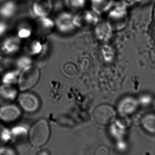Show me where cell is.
Returning a JSON list of instances; mask_svg holds the SVG:
<instances>
[{"instance_id": "cell-15", "label": "cell", "mask_w": 155, "mask_h": 155, "mask_svg": "<svg viewBox=\"0 0 155 155\" xmlns=\"http://www.w3.org/2000/svg\"><path fill=\"white\" fill-rule=\"evenodd\" d=\"M17 12V5L12 1L4 2L0 7V17L4 19L12 18Z\"/></svg>"}, {"instance_id": "cell-19", "label": "cell", "mask_w": 155, "mask_h": 155, "mask_svg": "<svg viewBox=\"0 0 155 155\" xmlns=\"http://www.w3.org/2000/svg\"><path fill=\"white\" fill-rule=\"evenodd\" d=\"M32 30L31 28L27 24L21 25L18 29V38L20 39L28 38L32 34Z\"/></svg>"}, {"instance_id": "cell-3", "label": "cell", "mask_w": 155, "mask_h": 155, "mask_svg": "<svg viewBox=\"0 0 155 155\" xmlns=\"http://www.w3.org/2000/svg\"><path fill=\"white\" fill-rule=\"evenodd\" d=\"M98 14L93 11H81L73 15V23L76 28L95 26L98 23Z\"/></svg>"}, {"instance_id": "cell-5", "label": "cell", "mask_w": 155, "mask_h": 155, "mask_svg": "<svg viewBox=\"0 0 155 155\" xmlns=\"http://www.w3.org/2000/svg\"><path fill=\"white\" fill-rule=\"evenodd\" d=\"M18 102L21 108L27 112H34L39 107L38 97L31 92H24L18 97Z\"/></svg>"}, {"instance_id": "cell-21", "label": "cell", "mask_w": 155, "mask_h": 155, "mask_svg": "<svg viewBox=\"0 0 155 155\" xmlns=\"http://www.w3.org/2000/svg\"><path fill=\"white\" fill-rule=\"evenodd\" d=\"M143 126L145 128L150 132H155V116L149 115L144 118Z\"/></svg>"}, {"instance_id": "cell-8", "label": "cell", "mask_w": 155, "mask_h": 155, "mask_svg": "<svg viewBox=\"0 0 155 155\" xmlns=\"http://www.w3.org/2000/svg\"><path fill=\"white\" fill-rule=\"evenodd\" d=\"M127 11L124 6L122 5H117L110 10L109 13L108 18L109 23L111 28H113L116 24L115 27L118 28L119 26L123 25L126 20Z\"/></svg>"}, {"instance_id": "cell-7", "label": "cell", "mask_w": 155, "mask_h": 155, "mask_svg": "<svg viewBox=\"0 0 155 155\" xmlns=\"http://www.w3.org/2000/svg\"><path fill=\"white\" fill-rule=\"evenodd\" d=\"M52 9L51 0H35L31 7L32 13L37 18L48 17Z\"/></svg>"}, {"instance_id": "cell-4", "label": "cell", "mask_w": 155, "mask_h": 155, "mask_svg": "<svg viewBox=\"0 0 155 155\" xmlns=\"http://www.w3.org/2000/svg\"><path fill=\"white\" fill-rule=\"evenodd\" d=\"M92 116L97 123L106 125L113 122L116 117V112L112 107L101 105L94 110Z\"/></svg>"}, {"instance_id": "cell-23", "label": "cell", "mask_w": 155, "mask_h": 155, "mask_svg": "<svg viewBox=\"0 0 155 155\" xmlns=\"http://www.w3.org/2000/svg\"><path fill=\"white\" fill-rule=\"evenodd\" d=\"M102 51L105 60L107 61L111 60L113 57V52L111 48L108 46H105L103 47Z\"/></svg>"}, {"instance_id": "cell-24", "label": "cell", "mask_w": 155, "mask_h": 155, "mask_svg": "<svg viewBox=\"0 0 155 155\" xmlns=\"http://www.w3.org/2000/svg\"><path fill=\"white\" fill-rule=\"evenodd\" d=\"M31 62L30 59L27 57H22L18 61L19 65L24 67L28 66Z\"/></svg>"}, {"instance_id": "cell-22", "label": "cell", "mask_w": 155, "mask_h": 155, "mask_svg": "<svg viewBox=\"0 0 155 155\" xmlns=\"http://www.w3.org/2000/svg\"><path fill=\"white\" fill-rule=\"evenodd\" d=\"M10 137L11 134L8 130L0 123V146L8 142Z\"/></svg>"}, {"instance_id": "cell-6", "label": "cell", "mask_w": 155, "mask_h": 155, "mask_svg": "<svg viewBox=\"0 0 155 155\" xmlns=\"http://www.w3.org/2000/svg\"><path fill=\"white\" fill-rule=\"evenodd\" d=\"M54 21L55 26L62 33H68L76 28L73 23V15L68 12L61 13Z\"/></svg>"}, {"instance_id": "cell-14", "label": "cell", "mask_w": 155, "mask_h": 155, "mask_svg": "<svg viewBox=\"0 0 155 155\" xmlns=\"http://www.w3.org/2000/svg\"><path fill=\"white\" fill-rule=\"evenodd\" d=\"M137 105V101L135 99L131 97L126 98L120 103L119 110L123 115L130 114L136 110Z\"/></svg>"}, {"instance_id": "cell-27", "label": "cell", "mask_w": 155, "mask_h": 155, "mask_svg": "<svg viewBox=\"0 0 155 155\" xmlns=\"http://www.w3.org/2000/svg\"><path fill=\"white\" fill-rule=\"evenodd\" d=\"M140 1V0H123L125 4H127V5H130V4H133V3L138 2Z\"/></svg>"}, {"instance_id": "cell-29", "label": "cell", "mask_w": 155, "mask_h": 155, "mask_svg": "<svg viewBox=\"0 0 155 155\" xmlns=\"http://www.w3.org/2000/svg\"><path fill=\"white\" fill-rule=\"evenodd\" d=\"M5 0H0V2H2L4 1Z\"/></svg>"}, {"instance_id": "cell-20", "label": "cell", "mask_w": 155, "mask_h": 155, "mask_svg": "<svg viewBox=\"0 0 155 155\" xmlns=\"http://www.w3.org/2000/svg\"><path fill=\"white\" fill-rule=\"evenodd\" d=\"M67 7L73 10H79L84 8L86 0H65Z\"/></svg>"}, {"instance_id": "cell-18", "label": "cell", "mask_w": 155, "mask_h": 155, "mask_svg": "<svg viewBox=\"0 0 155 155\" xmlns=\"http://www.w3.org/2000/svg\"><path fill=\"white\" fill-rule=\"evenodd\" d=\"M110 130L114 137L117 138H120L124 135L125 128L121 122L119 121H116L110 127Z\"/></svg>"}, {"instance_id": "cell-16", "label": "cell", "mask_w": 155, "mask_h": 155, "mask_svg": "<svg viewBox=\"0 0 155 155\" xmlns=\"http://www.w3.org/2000/svg\"><path fill=\"white\" fill-rule=\"evenodd\" d=\"M92 11L99 14L105 12L111 8L112 0H91Z\"/></svg>"}, {"instance_id": "cell-1", "label": "cell", "mask_w": 155, "mask_h": 155, "mask_svg": "<svg viewBox=\"0 0 155 155\" xmlns=\"http://www.w3.org/2000/svg\"><path fill=\"white\" fill-rule=\"evenodd\" d=\"M50 130L46 120L41 119L36 121L31 128L29 138L31 144L40 147L47 143L50 138Z\"/></svg>"}, {"instance_id": "cell-12", "label": "cell", "mask_w": 155, "mask_h": 155, "mask_svg": "<svg viewBox=\"0 0 155 155\" xmlns=\"http://www.w3.org/2000/svg\"><path fill=\"white\" fill-rule=\"evenodd\" d=\"M17 93L16 89L8 84L0 86V105H4L6 102L15 99Z\"/></svg>"}, {"instance_id": "cell-13", "label": "cell", "mask_w": 155, "mask_h": 155, "mask_svg": "<svg viewBox=\"0 0 155 155\" xmlns=\"http://www.w3.org/2000/svg\"><path fill=\"white\" fill-rule=\"evenodd\" d=\"M112 29V28L108 22L97 23L95 30L96 36L100 40H107L111 35Z\"/></svg>"}, {"instance_id": "cell-2", "label": "cell", "mask_w": 155, "mask_h": 155, "mask_svg": "<svg viewBox=\"0 0 155 155\" xmlns=\"http://www.w3.org/2000/svg\"><path fill=\"white\" fill-rule=\"evenodd\" d=\"M40 72L38 69L28 66L23 71L18 80V87L21 91H26L34 87L39 80Z\"/></svg>"}, {"instance_id": "cell-10", "label": "cell", "mask_w": 155, "mask_h": 155, "mask_svg": "<svg viewBox=\"0 0 155 155\" xmlns=\"http://www.w3.org/2000/svg\"><path fill=\"white\" fill-rule=\"evenodd\" d=\"M55 26V21L48 17L37 18L35 21V29L39 35H47Z\"/></svg>"}, {"instance_id": "cell-25", "label": "cell", "mask_w": 155, "mask_h": 155, "mask_svg": "<svg viewBox=\"0 0 155 155\" xmlns=\"http://www.w3.org/2000/svg\"><path fill=\"white\" fill-rule=\"evenodd\" d=\"M8 26L6 22L0 21V37H2L7 32Z\"/></svg>"}, {"instance_id": "cell-9", "label": "cell", "mask_w": 155, "mask_h": 155, "mask_svg": "<svg viewBox=\"0 0 155 155\" xmlns=\"http://www.w3.org/2000/svg\"><path fill=\"white\" fill-rule=\"evenodd\" d=\"M20 115V110L15 105H4L0 107V120L5 122L14 121Z\"/></svg>"}, {"instance_id": "cell-28", "label": "cell", "mask_w": 155, "mask_h": 155, "mask_svg": "<svg viewBox=\"0 0 155 155\" xmlns=\"http://www.w3.org/2000/svg\"><path fill=\"white\" fill-rule=\"evenodd\" d=\"M150 101V99L149 97H144L141 98V101L143 104H147Z\"/></svg>"}, {"instance_id": "cell-17", "label": "cell", "mask_w": 155, "mask_h": 155, "mask_svg": "<svg viewBox=\"0 0 155 155\" xmlns=\"http://www.w3.org/2000/svg\"><path fill=\"white\" fill-rule=\"evenodd\" d=\"M26 49L28 52L31 55H37L41 52L42 45L40 41L37 40L31 41L27 44Z\"/></svg>"}, {"instance_id": "cell-26", "label": "cell", "mask_w": 155, "mask_h": 155, "mask_svg": "<svg viewBox=\"0 0 155 155\" xmlns=\"http://www.w3.org/2000/svg\"><path fill=\"white\" fill-rule=\"evenodd\" d=\"M7 154H12V152L8 148L5 147H0V155H7Z\"/></svg>"}, {"instance_id": "cell-11", "label": "cell", "mask_w": 155, "mask_h": 155, "mask_svg": "<svg viewBox=\"0 0 155 155\" xmlns=\"http://www.w3.org/2000/svg\"><path fill=\"white\" fill-rule=\"evenodd\" d=\"M21 45L20 39L18 37L12 36L7 38L3 41L2 45V49L6 54H14L19 50Z\"/></svg>"}]
</instances>
